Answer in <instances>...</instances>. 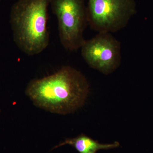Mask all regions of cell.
<instances>
[{
    "instance_id": "8992f818",
    "label": "cell",
    "mask_w": 153,
    "mask_h": 153,
    "mask_svg": "<svg viewBox=\"0 0 153 153\" xmlns=\"http://www.w3.org/2000/svg\"><path fill=\"white\" fill-rule=\"evenodd\" d=\"M66 145L72 146L79 153H96L100 150H108L117 148L119 146L120 143L117 141L111 144L100 143L97 141L82 134L76 137L67 139L63 142L55 146L53 149Z\"/></svg>"
},
{
    "instance_id": "277c9868",
    "label": "cell",
    "mask_w": 153,
    "mask_h": 153,
    "mask_svg": "<svg viewBox=\"0 0 153 153\" xmlns=\"http://www.w3.org/2000/svg\"><path fill=\"white\" fill-rule=\"evenodd\" d=\"M136 12L134 0H88L86 7L88 24L98 33L120 31Z\"/></svg>"
},
{
    "instance_id": "7a4b0ae2",
    "label": "cell",
    "mask_w": 153,
    "mask_h": 153,
    "mask_svg": "<svg viewBox=\"0 0 153 153\" xmlns=\"http://www.w3.org/2000/svg\"><path fill=\"white\" fill-rule=\"evenodd\" d=\"M51 0H18L12 6L10 23L14 41L28 56L38 55L48 47V9Z\"/></svg>"
},
{
    "instance_id": "3957f363",
    "label": "cell",
    "mask_w": 153,
    "mask_h": 153,
    "mask_svg": "<svg viewBox=\"0 0 153 153\" xmlns=\"http://www.w3.org/2000/svg\"><path fill=\"white\" fill-rule=\"evenodd\" d=\"M50 6L57 19L59 39L63 48L69 51L80 49L88 25L84 0H51Z\"/></svg>"
},
{
    "instance_id": "52a82bcc",
    "label": "cell",
    "mask_w": 153,
    "mask_h": 153,
    "mask_svg": "<svg viewBox=\"0 0 153 153\" xmlns=\"http://www.w3.org/2000/svg\"><path fill=\"white\" fill-rule=\"evenodd\" d=\"M0 112H1V109H0Z\"/></svg>"
},
{
    "instance_id": "6da1fadb",
    "label": "cell",
    "mask_w": 153,
    "mask_h": 153,
    "mask_svg": "<svg viewBox=\"0 0 153 153\" xmlns=\"http://www.w3.org/2000/svg\"><path fill=\"white\" fill-rule=\"evenodd\" d=\"M89 88L87 79L80 71L64 66L54 74L31 80L25 93L38 107L64 115L83 105Z\"/></svg>"
},
{
    "instance_id": "5b68a950",
    "label": "cell",
    "mask_w": 153,
    "mask_h": 153,
    "mask_svg": "<svg viewBox=\"0 0 153 153\" xmlns=\"http://www.w3.org/2000/svg\"><path fill=\"white\" fill-rule=\"evenodd\" d=\"M80 49L88 65L103 74H111L120 65L121 44L111 33H99L85 40Z\"/></svg>"
},
{
    "instance_id": "ba28073f",
    "label": "cell",
    "mask_w": 153,
    "mask_h": 153,
    "mask_svg": "<svg viewBox=\"0 0 153 153\" xmlns=\"http://www.w3.org/2000/svg\"><path fill=\"white\" fill-rule=\"evenodd\" d=\"M0 1H1V0H0Z\"/></svg>"
}]
</instances>
